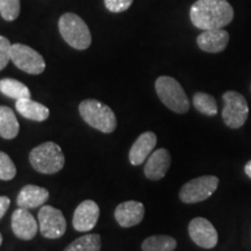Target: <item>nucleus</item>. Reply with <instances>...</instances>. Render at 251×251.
Instances as JSON below:
<instances>
[{
	"mask_svg": "<svg viewBox=\"0 0 251 251\" xmlns=\"http://www.w3.org/2000/svg\"><path fill=\"white\" fill-rule=\"evenodd\" d=\"M190 18L199 29H219L233 21L234 9L227 0H197L190 9Z\"/></svg>",
	"mask_w": 251,
	"mask_h": 251,
	"instance_id": "nucleus-1",
	"label": "nucleus"
},
{
	"mask_svg": "<svg viewBox=\"0 0 251 251\" xmlns=\"http://www.w3.org/2000/svg\"><path fill=\"white\" fill-rule=\"evenodd\" d=\"M81 119L94 129L101 133H113L117 128L118 121L114 112L105 103L96 99H86L79 103Z\"/></svg>",
	"mask_w": 251,
	"mask_h": 251,
	"instance_id": "nucleus-2",
	"label": "nucleus"
},
{
	"mask_svg": "<svg viewBox=\"0 0 251 251\" xmlns=\"http://www.w3.org/2000/svg\"><path fill=\"white\" fill-rule=\"evenodd\" d=\"M29 162L34 170L43 175L57 174L65 163L61 147L55 142H45L37 146L29 153Z\"/></svg>",
	"mask_w": 251,
	"mask_h": 251,
	"instance_id": "nucleus-3",
	"label": "nucleus"
},
{
	"mask_svg": "<svg viewBox=\"0 0 251 251\" xmlns=\"http://www.w3.org/2000/svg\"><path fill=\"white\" fill-rule=\"evenodd\" d=\"M58 29L65 42L72 48L85 50L92 43L90 28L77 14H63L58 21Z\"/></svg>",
	"mask_w": 251,
	"mask_h": 251,
	"instance_id": "nucleus-4",
	"label": "nucleus"
},
{
	"mask_svg": "<svg viewBox=\"0 0 251 251\" xmlns=\"http://www.w3.org/2000/svg\"><path fill=\"white\" fill-rule=\"evenodd\" d=\"M155 89L158 98L169 109L178 114H184L188 112L190 100L183 86L175 78L169 76L158 77L155 83Z\"/></svg>",
	"mask_w": 251,
	"mask_h": 251,
	"instance_id": "nucleus-5",
	"label": "nucleus"
},
{
	"mask_svg": "<svg viewBox=\"0 0 251 251\" xmlns=\"http://www.w3.org/2000/svg\"><path fill=\"white\" fill-rule=\"evenodd\" d=\"M225 108L222 111V119L229 128L237 129L246 124L249 107L244 97L236 91H228L222 96Z\"/></svg>",
	"mask_w": 251,
	"mask_h": 251,
	"instance_id": "nucleus-6",
	"label": "nucleus"
},
{
	"mask_svg": "<svg viewBox=\"0 0 251 251\" xmlns=\"http://www.w3.org/2000/svg\"><path fill=\"white\" fill-rule=\"evenodd\" d=\"M219 186V178L215 176H201L187 181L180 188L179 198L185 203H197L207 200Z\"/></svg>",
	"mask_w": 251,
	"mask_h": 251,
	"instance_id": "nucleus-7",
	"label": "nucleus"
},
{
	"mask_svg": "<svg viewBox=\"0 0 251 251\" xmlns=\"http://www.w3.org/2000/svg\"><path fill=\"white\" fill-rule=\"evenodd\" d=\"M11 61L15 67L29 75H40L46 70V62L41 54L21 43L12 45Z\"/></svg>",
	"mask_w": 251,
	"mask_h": 251,
	"instance_id": "nucleus-8",
	"label": "nucleus"
},
{
	"mask_svg": "<svg viewBox=\"0 0 251 251\" xmlns=\"http://www.w3.org/2000/svg\"><path fill=\"white\" fill-rule=\"evenodd\" d=\"M39 228L43 237L56 240L67 231V221L59 209L52 206H43L37 214Z\"/></svg>",
	"mask_w": 251,
	"mask_h": 251,
	"instance_id": "nucleus-9",
	"label": "nucleus"
},
{
	"mask_svg": "<svg viewBox=\"0 0 251 251\" xmlns=\"http://www.w3.org/2000/svg\"><path fill=\"white\" fill-rule=\"evenodd\" d=\"M188 234L197 246L212 249L218 244V231L205 218H196L188 225Z\"/></svg>",
	"mask_w": 251,
	"mask_h": 251,
	"instance_id": "nucleus-10",
	"label": "nucleus"
},
{
	"mask_svg": "<svg viewBox=\"0 0 251 251\" xmlns=\"http://www.w3.org/2000/svg\"><path fill=\"white\" fill-rule=\"evenodd\" d=\"M100 208L98 203L93 200H85L78 205L74 213L72 225L77 231L86 233L96 227L99 220Z\"/></svg>",
	"mask_w": 251,
	"mask_h": 251,
	"instance_id": "nucleus-11",
	"label": "nucleus"
},
{
	"mask_svg": "<svg viewBox=\"0 0 251 251\" xmlns=\"http://www.w3.org/2000/svg\"><path fill=\"white\" fill-rule=\"evenodd\" d=\"M39 222L26 208L15 209L12 215V230L20 240L30 241L36 236L39 230Z\"/></svg>",
	"mask_w": 251,
	"mask_h": 251,
	"instance_id": "nucleus-12",
	"label": "nucleus"
},
{
	"mask_svg": "<svg viewBox=\"0 0 251 251\" xmlns=\"http://www.w3.org/2000/svg\"><path fill=\"white\" fill-rule=\"evenodd\" d=\"M144 205L142 202L129 200L119 205L115 208V220L122 228H130L141 224L144 218Z\"/></svg>",
	"mask_w": 251,
	"mask_h": 251,
	"instance_id": "nucleus-13",
	"label": "nucleus"
},
{
	"mask_svg": "<svg viewBox=\"0 0 251 251\" xmlns=\"http://www.w3.org/2000/svg\"><path fill=\"white\" fill-rule=\"evenodd\" d=\"M171 165L170 152L166 149H157L148 157L144 166V175L150 180H159L165 177Z\"/></svg>",
	"mask_w": 251,
	"mask_h": 251,
	"instance_id": "nucleus-14",
	"label": "nucleus"
},
{
	"mask_svg": "<svg viewBox=\"0 0 251 251\" xmlns=\"http://www.w3.org/2000/svg\"><path fill=\"white\" fill-rule=\"evenodd\" d=\"M229 42V34L227 30L219 29L203 30L197 39L198 47L206 52H221L227 48Z\"/></svg>",
	"mask_w": 251,
	"mask_h": 251,
	"instance_id": "nucleus-15",
	"label": "nucleus"
},
{
	"mask_svg": "<svg viewBox=\"0 0 251 251\" xmlns=\"http://www.w3.org/2000/svg\"><path fill=\"white\" fill-rule=\"evenodd\" d=\"M157 144V136L152 131L141 134L131 146L129 151V162L131 165H141L151 155Z\"/></svg>",
	"mask_w": 251,
	"mask_h": 251,
	"instance_id": "nucleus-16",
	"label": "nucleus"
},
{
	"mask_svg": "<svg viewBox=\"0 0 251 251\" xmlns=\"http://www.w3.org/2000/svg\"><path fill=\"white\" fill-rule=\"evenodd\" d=\"M48 199L49 192L47 188L40 187L37 185H26L19 192L17 203L21 208L34 209L36 207L45 205Z\"/></svg>",
	"mask_w": 251,
	"mask_h": 251,
	"instance_id": "nucleus-17",
	"label": "nucleus"
},
{
	"mask_svg": "<svg viewBox=\"0 0 251 251\" xmlns=\"http://www.w3.org/2000/svg\"><path fill=\"white\" fill-rule=\"evenodd\" d=\"M15 108H17V111L20 113L24 118L36 122L46 121L50 115V111L48 107H46L42 103L34 101V100H31L30 98L17 100V102H15Z\"/></svg>",
	"mask_w": 251,
	"mask_h": 251,
	"instance_id": "nucleus-18",
	"label": "nucleus"
},
{
	"mask_svg": "<svg viewBox=\"0 0 251 251\" xmlns=\"http://www.w3.org/2000/svg\"><path fill=\"white\" fill-rule=\"evenodd\" d=\"M19 121L14 112L7 106H0V136L5 140H13L18 136Z\"/></svg>",
	"mask_w": 251,
	"mask_h": 251,
	"instance_id": "nucleus-19",
	"label": "nucleus"
},
{
	"mask_svg": "<svg viewBox=\"0 0 251 251\" xmlns=\"http://www.w3.org/2000/svg\"><path fill=\"white\" fill-rule=\"evenodd\" d=\"M0 92L15 100L30 98L29 89L24 83L13 78H4L0 80Z\"/></svg>",
	"mask_w": 251,
	"mask_h": 251,
	"instance_id": "nucleus-20",
	"label": "nucleus"
},
{
	"mask_svg": "<svg viewBox=\"0 0 251 251\" xmlns=\"http://www.w3.org/2000/svg\"><path fill=\"white\" fill-rule=\"evenodd\" d=\"M177 248V241L168 235H153L143 241V251H174Z\"/></svg>",
	"mask_w": 251,
	"mask_h": 251,
	"instance_id": "nucleus-21",
	"label": "nucleus"
},
{
	"mask_svg": "<svg viewBox=\"0 0 251 251\" xmlns=\"http://www.w3.org/2000/svg\"><path fill=\"white\" fill-rule=\"evenodd\" d=\"M101 240L98 234L84 235L65 248L64 251H100Z\"/></svg>",
	"mask_w": 251,
	"mask_h": 251,
	"instance_id": "nucleus-22",
	"label": "nucleus"
},
{
	"mask_svg": "<svg viewBox=\"0 0 251 251\" xmlns=\"http://www.w3.org/2000/svg\"><path fill=\"white\" fill-rule=\"evenodd\" d=\"M193 105L198 112L208 117H214L218 113V103L211 94L197 92L193 96Z\"/></svg>",
	"mask_w": 251,
	"mask_h": 251,
	"instance_id": "nucleus-23",
	"label": "nucleus"
},
{
	"mask_svg": "<svg viewBox=\"0 0 251 251\" xmlns=\"http://www.w3.org/2000/svg\"><path fill=\"white\" fill-rule=\"evenodd\" d=\"M20 14V0H0V15L6 21H13Z\"/></svg>",
	"mask_w": 251,
	"mask_h": 251,
	"instance_id": "nucleus-24",
	"label": "nucleus"
},
{
	"mask_svg": "<svg viewBox=\"0 0 251 251\" xmlns=\"http://www.w3.org/2000/svg\"><path fill=\"white\" fill-rule=\"evenodd\" d=\"M15 175H17V168L11 157L7 153L0 151V179L12 180Z\"/></svg>",
	"mask_w": 251,
	"mask_h": 251,
	"instance_id": "nucleus-25",
	"label": "nucleus"
},
{
	"mask_svg": "<svg viewBox=\"0 0 251 251\" xmlns=\"http://www.w3.org/2000/svg\"><path fill=\"white\" fill-rule=\"evenodd\" d=\"M11 42L5 36H0V71L11 61Z\"/></svg>",
	"mask_w": 251,
	"mask_h": 251,
	"instance_id": "nucleus-26",
	"label": "nucleus"
},
{
	"mask_svg": "<svg viewBox=\"0 0 251 251\" xmlns=\"http://www.w3.org/2000/svg\"><path fill=\"white\" fill-rule=\"evenodd\" d=\"M106 8L112 13H120L127 11L133 4V0H103Z\"/></svg>",
	"mask_w": 251,
	"mask_h": 251,
	"instance_id": "nucleus-27",
	"label": "nucleus"
},
{
	"mask_svg": "<svg viewBox=\"0 0 251 251\" xmlns=\"http://www.w3.org/2000/svg\"><path fill=\"white\" fill-rule=\"evenodd\" d=\"M9 205H11V200H9L7 197L5 196L0 197V220H1L2 216L6 214Z\"/></svg>",
	"mask_w": 251,
	"mask_h": 251,
	"instance_id": "nucleus-28",
	"label": "nucleus"
},
{
	"mask_svg": "<svg viewBox=\"0 0 251 251\" xmlns=\"http://www.w3.org/2000/svg\"><path fill=\"white\" fill-rule=\"evenodd\" d=\"M244 171H246L247 176L251 179V159L246 164V168H244Z\"/></svg>",
	"mask_w": 251,
	"mask_h": 251,
	"instance_id": "nucleus-29",
	"label": "nucleus"
},
{
	"mask_svg": "<svg viewBox=\"0 0 251 251\" xmlns=\"http://www.w3.org/2000/svg\"><path fill=\"white\" fill-rule=\"evenodd\" d=\"M1 243H2V236L1 234H0V246H1Z\"/></svg>",
	"mask_w": 251,
	"mask_h": 251,
	"instance_id": "nucleus-30",
	"label": "nucleus"
}]
</instances>
